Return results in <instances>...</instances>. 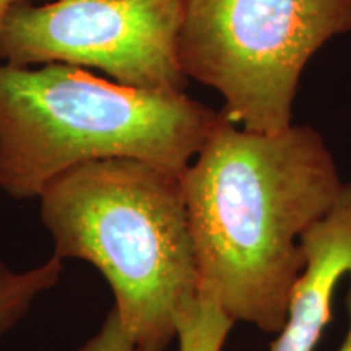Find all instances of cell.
<instances>
[{"instance_id":"3957f363","label":"cell","mask_w":351,"mask_h":351,"mask_svg":"<svg viewBox=\"0 0 351 351\" xmlns=\"http://www.w3.org/2000/svg\"><path fill=\"white\" fill-rule=\"evenodd\" d=\"M219 119L184 91L125 86L67 64L0 62V189L34 199L65 171L109 158L184 173Z\"/></svg>"},{"instance_id":"5b68a950","label":"cell","mask_w":351,"mask_h":351,"mask_svg":"<svg viewBox=\"0 0 351 351\" xmlns=\"http://www.w3.org/2000/svg\"><path fill=\"white\" fill-rule=\"evenodd\" d=\"M182 0H49L20 3L0 28V62L98 69L142 90L184 91Z\"/></svg>"},{"instance_id":"7a4b0ae2","label":"cell","mask_w":351,"mask_h":351,"mask_svg":"<svg viewBox=\"0 0 351 351\" xmlns=\"http://www.w3.org/2000/svg\"><path fill=\"white\" fill-rule=\"evenodd\" d=\"M56 256L101 271L138 351H166L200 298L182 173L132 158L88 161L38 197Z\"/></svg>"},{"instance_id":"8fae6325","label":"cell","mask_w":351,"mask_h":351,"mask_svg":"<svg viewBox=\"0 0 351 351\" xmlns=\"http://www.w3.org/2000/svg\"><path fill=\"white\" fill-rule=\"evenodd\" d=\"M26 2H34V0H0V28H2L3 21H5L8 13L12 12V8Z\"/></svg>"},{"instance_id":"8992f818","label":"cell","mask_w":351,"mask_h":351,"mask_svg":"<svg viewBox=\"0 0 351 351\" xmlns=\"http://www.w3.org/2000/svg\"><path fill=\"white\" fill-rule=\"evenodd\" d=\"M306 267L289 298L288 315L271 351H314L332 317V298L351 270V181L301 239Z\"/></svg>"},{"instance_id":"30bf717a","label":"cell","mask_w":351,"mask_h":351,"mask_svg":"<svg viewBox=\"0 0 351 351\" xmlns=\"http://www.w3.org/2000/svg\"><path fill=\"white\" fill-rule=\"evenodd\" d=\"M350 282H348V293H346V307H348V317H350V326L348 332H346L343 343L340 345V348L337 351H351V270L348 271Z\"/></svg>"},{"instance_id":"ba28073f","label":"cell","mask_w":351,"mask_h":351,"mask_svg":"<svg viewBox=\"0 0 351 351\" xmlns=\"http://www.w3.org/2000/svg\"><path fill=\"white\" fill-rule=\"evenodd\" d=\"M234 320L208 298L200 296L178 320L179 351H221Z\"/></svg>"},{"instance_id":"277c9868","label":"cell","mask_w":351,"mask_h":351,"mask_svg":"<svg viewBox=\"0 0 351 351\" xmlns=\"http://www.w3.org/2000/svg\"><path fill=\"white\" fill-rule=\"evenodd\" d=\"M351 32V0H182L179 57L225 99L223 117L251 132L291 125L302 70Z\"/></svg>"},{"instance_id":"6da1fadb","label":"cell","mask_w":351,"mask_h":351,"mask_svg":"<svg viewBox=\"0 0 351 351\" xmlns=\"http://www.w3.org/2000/svg\"><path fill=\"white\" fill-rule=\"evenodd\" d=\"M314 127L251 132L221 114L182 173L200 296L234 324L278 333L306 267L302 234L343 187Z\"/></svg>"},{"instance_id":"52a82bcc","label":"cell","mask_w":351,"mask_h":351,"mask_svg":"<svg viewBox=\"0 0 351 351\" xmlns=\"http://www.w3.org/2000/svg\"><path fill=\"white\" fill-rule=\"evenodd\" d=\"M64 261L56 254L43 265L13 271L0 262V339L28 314L33 302L60 280Z\"/></svg>"},{"instance_id":"9c48e42d","label":"cell","mask_w":351,"mask_h":351,"mask_svg":"<svg viewBox=\"0 0 351 351\" xmlns=\"http://www.w3.org/2000/svg\"><path fill=\"white\" fill-rule=\"evenodd\" d=\"M80 351H138L135 345L127 339L124 330L114 322H108L101 327L93 339L82 346Z\"/></svg>"}]
</instances>
